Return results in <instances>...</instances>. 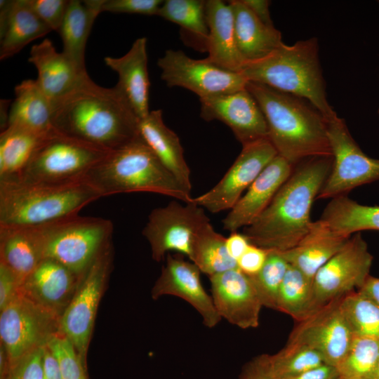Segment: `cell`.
<instances>
[{"mask_svg":"<svg viewBox=\"0 0 379 379\" xmlns=\"http://www.w3.org/2000/svg\"><path fill=\"white\" fill-rule=\"evenodd\" d=\"M53 126L59 133L112 151L139 136L140 119L114 86L95 84L86 74L52 102Z\"/></svg>","mask_w":379,"mask_h":379,"instance_id":"1","label":"cell"},{"mask_svg":"<svg viewBox=\"0 0 379 379\" xmlns=\"http://www.w3.org/2000/svg\"><path fill=\"white\" fill-rule=\"evenodd\" d=\"M28 61L36 67V81L51 102L72 90L88 74L63 52H58L48 38L32 46Z\"/></svg>","mask_w":379,"mask_h":379,"instance_id":"23","label":"cell"},{"mask_svg":"<svg viewBox=\"0 0 379 379\" xmlns=\"http://www.w3.org/2000/svg\"><path fill=\"white\" fill-rule=\"evenodd\" d=\"M105 65L116 72L119 80L115 87L141 119L149 113L150 82L147 70V38L140 37L129 51L119 58L105 57Z\"/></svg>","mask_w":379,"mask_h":379,"instance_id":"22","label":"cell"},{"mask_svg":"<svg viewBox=\"0 0 379 379\" xmlns=\"http://www.w3.org/2000/svg\"><path fill=\"white\" fill-rule=\"evenodd\" d=\"M46 345L59 362L62 379H88L86 367L66 336L58 331L48 338Z\"/></svg>","mask_w":379,"mask_h":379,"instance_id":"41","label":"cell"},{"mask_svg":"<svg viewBox=\"0 0 379 379\" xmlns=\"http://www.w3.org/2000/svg\"><path fill=\"white\" fill-rule=\"evenodd\" d=\"M324 363L316 351L302 345L286 343L276 354H261L247 363L241 371L239 379H293L302 372Z\"/></svg>","mask_w":379,"mask_h":379,"instance_id":"28","label":"cell"},{"mask_svg":"<svg viewBox=\"0 0 379 379\" xmlns=\"http://www.w3.org/2000/svg\"><path fill=\"white\" fill-rule=\"evenodd\" d=\"M44 379H62L59 362L46 344L43 354Z\"/></svg>","mask_w":379,"mask_h":379,"instance_id":"49","label":"cell"},{"mask_svg":"<svg viewBox=\"0 0 379 379\" xmlns=\"http://www.w3.org/2000/svg\"><path fill=\"white\" fill-rule=\"evenodd\" d=\"M55 129L36 133L9 126L0 134V182L17 180L35 152Z\"/></svg>","mask_w":379,"mask_h":379,"instance_id":"33","label":"cell"},{"mask_svg":"<svg viewBox=\"0 0 379 379\" xmlns=\"http://www.w3.org/2000/svg\"><path fill=\"white\" fill-rule=\"evenodd\" d=\"M373 259L360 232L352 234L313 278L318 305L359 290L370 276Z\"/></svg>","mask_w":379,"mask_h":379,"instance_id":"14","label":"cell"},{"mask_svg":"<svg viewBox=\"0 0 379 379\" xmlns=\"http://www.w3.org/2000/svg\"><path fill=\"white\" fill-rule=\"evenodd\" d=\"M199 100L200 117L206 121L225 124L242 146L268 139L265 117L246 88Z\"/></svg>","mask_w":379,"mask_h":379,"instance_id":"17","label":"cell"},{"mask_svg":"<svg viewBox=\"0 0 379 379\" xmlns=\"http://www.w3.org/2000/svg\"><path fill=\"white\" fill-rule=\"evenodd\" d=\"M101 197L82 179L56 183L0 182V226L44 225L78 215Z\"/></svg>","mask_w":379,"mask_h":379,"instance_id":"6","label":"cell"},{"mask_svg":"<svg viewBox=\"0 0 379 379\" xmlns=\"http://www.w3.org/2000/svg\"><path fill=\"white\" fill-rule=\"evenodd\" d=\"M111 262L109 241L81 274L76 292L58 322V331L71 341L86 367L90 338Z\"/></svg>","mask_w":379,"mask_h":379,"instance_id":"10","label":"cell"},{"mask_svg":"<svg viewBox=\"0 0 379 379\" xmlns=\"http://www.w3.org/2000/svg\"><path fill=\"white\" fill-rule=\"evenodd\" d=\"M321 307L316 301L313 280L289 264L279 290L277 311L300 322Z\"/></svg>","mask_w":379,"mask_h":379,"instance_id":"36","label":"cell"},{"mask_svg":"<svg viewBox=\"0 0 379 379\" xmlns=\"http://www.w3.org/2000/svg\"><path fill=\"white\" fill-rule=\"evenodd\" d=\"M379 361V339L354 335L341 362L340 375L374 379Z\"/></svg>","mask_w":379,"mask_h":379,"instance_id":"38","label":"cell"},{"mask_svg":"<svg viewBox=\"0 0 379 379\" xmlns=\"http://www.w3.org/2000/svg\"><path fill=\"white\" fill-rule=\"evenodd\" d=\"M189 258L208 277L238 268L237 260L227 251L226 238L215 232L210 222L194 237Z\"/></svg>","mask_w":379,"mask_h":379,"instance_id":"35","label":"cell"},{"mask_svg":"<svg viewBox=\"0 0 379 379\" xmlns=\"http://www.w3.org/2000/svg\"><path fill=\"white\" fill-rule=\"evenodd\" d=\"M336 379H365V378L348 377V376H344V375H339V376Z\"/></svg>","mask_w":379,"mask_h":379,"instance_id":"52","label":"cell"},{"mask_svg":"<svg viewBox=\"0 0 379 379\" xmlns=\"http://www.w3.org/2000/svg\"><path fill=\"white\" fill-rule=\"evenodd\" d=\"M239 73L248 81L307 100L326 119L336 114L328 100L316 37L283 43L267 56L246 62Z\"/></svg>","mask_w":379,"mask_h":379,"instance_id":"5","label":"cell"},{"mask_svg":"<svg viewBox=\"0 0 379 379\" xmlns=\"http://www.w3.org/2000/svg\"><path fill=\"white\" fill-rule=\"evenodd\" d=\"M246 88L263 112L268 139L279 156L293 166L332 157L326 118L310 102L256 82L248 81Z\"/></svg>","mask_w":379,"mask_h":379,"instance_id":"3","label":"cell"},{"mask_svg":"<svg viewBox=\"0 0 379 379\" xmlns=\"http://www.w3.org/2000/svg\"><path fill=\"white\" fill-rule=\"evenodd\" d=\"M205 11L208 28L206 59L222 69L240 72L246 61L237 46L230 4L221 0H208Z\"/></svg>","mask_w":379,"mask_h":379,"instance_id":"24","label":"cell"},{"mask_svg":"<svg viewBox=\"0 0 379 379\" xmlns=\"http://www.w3.org/2000/svg\"><path fill=\"white\" fill-rule=\"evenodd\" d=\"M164 1L161 0H105L102 12L157 15Z\"/></svg>","mask_w":379,"mask_h":379,"instance_id":"44","label":"cell"},{"mask_svg":"<svg viewBox=\"0 0 379 379\" xmlns=\"http://www.w3.org/2000/svg\"><path fill=\"white\" fill-rule=\"evenodd\" d=\"M81 276L55 260L44 258L23 281L19 291L60 318L74 295Z\"/></svg>","mask_w":379,"mask_h":379,"instance_id":"20","label":"cell"},{"mask_svg":"<svg viewBox=\"0 0 379 379\" xmlns=\"http://www.w3.org/2000/svg\"><path fill=\"white\" fill-rule=\"evenodd\" d=\"M228 2L234 13L237 46L246 62L267 56L284 43L280 31L262 22L241 0Z\"/></svg>","mask_w":379,"mask_h":379,"instance_id":"30","label":"cell"},{"mask_svg":"<svg viewBox=\"0 0 379 379\" xmlns=\"http://www.w3.org/2000/svg\"><path fill=\"white\" fill-rule=\"evenodd\" d=\"M20 284L15 273L0 262V310H3L16 296Z\"/></svg>","mask_w":379,"mask_h":379,"instance_id":"46","label":"cell"},{"mask_svg":"<svg viewBox=\"0 0 379 379\" xmlns=\"http://www.w3.org/2000/svg\"><path fill=\"white\" fill-rule=\"evenodd\" d=\"M269 139L242 146V149L221 180L192 201L211 213L230 210L268 164L277 156Z\"/></svg>","mask_w":379,"mask_h":379,"instance_id":"15","label":"cell"},{"mask_svg":"<svg viewBox=\"0 0 379 379\" xmlns=\"http://www.w3.org/2000/svg\"><path fill=\"white\" fill-rule=\"evenodd\" d=\"M138 132L162 164L191 192L190 169L178 136L164 122L162 110H152L140 119Z\"/></svg>","mask_w":379,"mask_h":379,"instance_id":"27","label":"cell"},{"mask_svg":"<svg viewBox=\"0 0 379 379\" xmlns=\"http://www.w3.org/2000/svg\"><path fill=\"white\" fill-rule=\"evenodd\" d=\"M247 379H269L266 378H247Z\"/></svg>","mask_w":379,"mask_h":379,"instance_id":"54","label":"cell"},{"mask_svg":"<svg viewBox=\"0 0 379 379\" xmlns=\"http://www.w3.org/2000/svg\"><path fill=\"white\" fill-rule=\"evenodd\" d=\"M332 152L331 172L317 199L346 195L354 188L379 180V159L366 154L337 114L326 119Z\"/></svg>","mask_w":379,"mask_h":379,"instance_id":"9","label":"cell"},{"mask_svg":"<svg viewBox=\"0 0 379 379\" xmlns=\"http://www.w3.org/2000/svg\"><path fill=\"white\" fill-rule=\"evenodd\" d=\"M110 152L55 130L35 152L17 180L56 183L81 180Z\"/></svg>","mask_w":379,"mask_h":379,"instance_id":"8","label":"cell"},{"mask_svg":"<svg viewBox=\"0 0 379 379\" xmlns=\"http://www.w3.org/2000/svg\"><path fill=\"white\" fill-rule=\"evenodd\" d=\"M208 222L204 208L192 199L185 205L175 199L150 212L142 234L149 244L153 260L160 262L171 251L189 258L194 237Z\"/></svg>","mask_w":379,"mask_h":379,"instance_id":"12","label":"cell"},{"mask_svg":"<svg viewBox=\"0 0 379 379\" xmlns=\"http://www.w3.org/2000/svg\"><path fill=\"white\" fill-rule=\"evenodd\" d=\"M289 267L280 253L269 251L266 261L255 275L249 277L262 306L277 310L279 290Z\"/></svg>","mask_w":379,"mask_h":379,"instance_id":"40","label":"cell"},{"mask_svg":"<svg viewBox=\"0 0 379 379\" xmlns=\"http://www.w3.org/2000/svg\"><path fill=\"white\" fill-rule=\"evenodd\" d=\"M333 157H313L294 167L265 211L243 229L249 243L267 251L295 247L309 231L310 211L326 180Z\"/></svg>","mask_w":379,"mask_h":379,"instance_id":"2","label":"cell"},{"mask_svg":"<svg viewBox=\"0 0 379 379\" xmlns=\"http://www.w3.org/2000/svg\"><path fill=\"white\" fill-rule=\"evenodd\" d=\"M59 319L18 291L0 314L1 344L6 351L9 365L44 346L58 331Z\"/></svg>","mask_w":379,"mask_h":379,"instance_id":"11","label":"cell"},{"mask_svg":"<svg viewBox=\"0 0 379 379\" xmlns=\"http://www.w3.org/2000/svg\"><path fill=\"white\" fill-rule=\"evenodd\" d=\"M0 2L1 60L13 56L32 41L51 32L32 10L29 0Z\"/></svg>","mask_w":379,"mask_h":379,"instance_id":"25","label":"cell"},{"mask_svg":"<svg viewBox=\"0 0 379 379\" xmlns=\"http://www.w3.org/2000/svg\"><path fill=\"white\" fill-rule=\"evenodd\" d=\"M378 115H379V108H378Z\"/></svg>","mask_w":379,"mask_h":379,"instance_id":"55","label":"cell"},{"mask_svg":"<svg viewBox=\"0 0 379 379\" xmlns=\"http://www.w3.org/2000/svg\"><path fill=\"white\" fill-rule=\"evenodd\" d=\"M102 197L131 192H151L184 203L191 192L182 187L139 136L111 151L83 178Z\"/></svg>","mask_w":379,"mask_h":379,"instance_id":"4","label":"cell"},{"mask_svg":"<svg viewBox=\"0 0 379 379\" xmlns=\"http://www.w3.org/2000/svg\"><path fill=\"white\" fill-rule=\"evenodd\" d=\"M340 306L353 335L379 339V305L354 291L342 297Z\"/></svg>","mask_w":379,"mask_h":379,"instance_id":"39","label":"cell"},{"mask_svg":"<svg viewBox=\"0 0 379 379\" xmlns=\"http://www.w3.org/2000/svg\"><path fill=\"white\" fill-rule=\"evenodd\" d=\"M29 3L36 15L51 31L60 30L69 1L29 0Z\"/></svg>","mask_w":379,"mask_h":379,"instance_id":"43","label":"cell"},{"mask_svg":"<svg viewBox=\"0 0 379 379\" xmlns=\"http://www.w3.org/2000/svg\"><path fill=\"white\" fill-rule=\"evenodd\" d=\"M44 347L35 349L17 362L9 365L2 379H44Z\"/></svg>","mask_w":379,"mask_h":379,"instance_id":"42","label":"cell"},{"mask_svg":"<svg viewBox=\"0 0 379 379\" xmlns=\"http://www.w3.org/2000/svg\"><path fill=\"white\" fill-rule=\"evenodd\" d=\"M374 379H379V361H378L376 373H375V376Z\"/></svg>","mask_w":379,"mask_h":379,"instance_id":"53","label":"cell"},{"mask_svg":"<svg viewBox=\"0 0 379 379\" xmlns=\"http://www.w3.org/2000/svg\"><path fill=\"white\" fill-rule=\"evenodd\" d=\"M43 259L36 227L0 226V262L15 273L20 285Z\"/></svg>","mask_w":379,"mask_h":379,"instance_id":"29","label":"cell"},{"mask_svg":"<svg viewBox=\"0 0 379 379\" xmlns=\"http://www.w3.org/2000/svg\"><path fill=\"white\" fill-rule=\"evenodd\" d=\"M209 279L213 304L221 319L242 329L258 326L263 306L248 275L236 268Z\"/></svg>","mask_w":379,"mask_h":379,"instance_id":"18","label":"cell"},{"mask_svg":"<svg viewBox=\"0 0 379 379\" xmlns=\"http://www.w3.org/2000/svg\"><path fill=\"white\" fill-rule=\"evenodd\" d=\"M269 251L250 244L244 253L237 260V266L243 273L251 277L263 267Z\"/></svg>","mask_w":379,"mask_h":379,"instance_id":"45","label":"cell"},{"mask_svg":"<svg viewBox=\"0 0 379 379\" xmlns=\"http://www.w3.org/2000/svg\"><path fill=\"white\" fill-rule=\"evenodd\" d=\"M14 93L15 99L8 112L7 126H19L41 133L55 129L52 102L36 80L22 81L15 87Z\"/></svg>","mask_w":379,"mask_h":379,"instance_id":"31","label":"cell"},{"mask_svg":"<svg viewBox=\"0 0 379 379\" xmlns=\"http://www.w3.org/2000/svg\"><path fill=\"white\" fill-rule=\"evenodd\" d=\"M251 244L248 239L242 233L237 232H231L226 238L227 251L231 258L237 260L244 253Z\"/></svg>","mask_w":379,"mask_h":379,"instance_id":"47","label":"cell"},{"mask_svg":"<svg viewBox=\"0 0 379 379\" xmlns=\"http://www.w3.org/2000/svg\"><path fill=\"white\" fill-rule=\"evenodd\" d=\"M166 264L152 289V297L156 300L163 295L177 296L190 304L201 316L208 328H213L222 319L211 295L205 291L201 281V271L192 262L166 255Z\"/></svg>","mask_w":379,"mask_h":379,"instance_id":"19","label":"cell"},{"mask_svg":"<svg viewBox=\"0 0 379 379\" xmlns=\"http://www.w3.org/2000/svg\"><path fill=\"white\" fill-rule=\"evenodd\" d=\"M350 237L335 232L319 219L312 222L309 231L295 247L279 253L291 265L313 280L318 270L343 247Z\"/></svg>","mask_w":379,"mask_h":379,"instance_id":"26","label":"cell"},{"mask_svg":"<svg viewBox=\"0 0 379 379\" xmlns=\"http://www.w3.org/2000/svg\"><path fill=\"white\" fill-rule=\"evenodd\" d=\"M357 291L379 305V278L370 275L364 285Z\"/></svg>","mask_w":379,"mask_h":379,"instance_id":"51","label":"cell"},{"mask_svg":"<svg viewBox=\"0 0 379 379\" xmlns=\"http://www.w3.org/2000/svg\"><path fill=\"white\" fill-rule=\"evenodd\" d=\"M342 297L330 301L305 320L298 322L287 343L306 346L319 353L325 364L337 367L354 336L341 309Z\"/></svg>","mask_w":379,"mask_h":379,"instance_id":"16","label":"cell"},{"mask_svg":"<svg viewBox=\"0 0 379 379\" xmlns=\"http://www.w3.org/2000/svg\"><path fill=\"white\" fill-rule=\"evenodd\" d=\"M105 0H70L61 27L58 31L62 52L81 70L85 67V49L93 23L102 13Z\"/></svg>","mask_w":379,"mask_h":379,"instance_id":"32","label":"cell"},{"mask_svg":"<svg viewBox=\"0 0 379 379\" xmlns=\"http://www.w3.org/2000/svg\"><path fill=\"white\" fill-rule=\"evenodd\" d=\"M339 372L334 366L321 364L312 367L293 379H336Z\"/></svg>","mask_w":379,"mask_h":379,"instance_id":"48","label":"cell"},{"mask_svg":"<svg viewBox=\"0 0 379 379\" xmlns=\"http://www.w3.org/2000/svg\"><path fill=\"white\" fill-rule=\"evenodd\" d=\"M44 259L48 258L81 275L101 249L111 241V220L76 215L36 226Z\"/></svg>","mask_w":379,"mask_h":379,"instance_id":"7","label":"cell"},{"mask_svg":"<svg viewBox=\"0 0 379 379\" xmlns=\"http://www.w3.org/2000/svg\"><path fill=\"white\" fill-rule=\"evenodd\" d=\"M157 65L161 79L168 87L188 89L199 99L236 92L245 88L248 83L239 72L222 69L206 58L193 59L180 50H167Z\"/></svg>","mask_w":379,"mask_h":379,"instance_id":"13","label":"cell"},{"mask_svg":"<svg viewBox=\"0 0 379 379\" xmlns=\"http://www.w3.org/2000/svg\"><path fill=\"white\" fill-rule=\"evenodd\" d=\"M320 220L335 232L350 237L362 230L379 231V206L357 203L347 195L331 199Z\"/></svg>","mask_w":379,"mask_h":379,"instance_id":"34","label":"cell"},{"mask_svg":"<svg viewBox=\"0 0 379 379\" xmlns=\"http://www.w3.org/2000/svg\"><path fill=\"white\" fill-rule=\"evenodd\" d=\"M253 13L264 24L274 27L270 13V1L267 0H241Z\"/></svg>","mask_w":379,"mask_h":379,"instance_id":"50","label":"cell"},{"mask_svg":"<svg viewBox=\"0 0 379 379\" xmlns=\"http://www.w3.org/2000/svg\"><path fill=\"white\" fill-rule=\"evenodd\" d=\"M294 167L283 157L276 156L230 210L222 220L224 230L233 232L252 224L290 177Z\"/></svg>","mask_w":379,"mask_h":379,"instance_id":"21","label":"cell"},{"mask_svg":"<svg viewBox=\"0 0 379 379\" xmlns=\"http://www.w3.org/2000/svg\"><path fill=\"white\" fill-rule=\"evenodd\" d=\"M205 6L206 1L203 0H166L163 1L157 15L180 25L200 48L206 50L208 28Z\"/></svg>","mask_w":379,"mask_h":379,"instance_id":"37","label":"cell"}]
</instances>
